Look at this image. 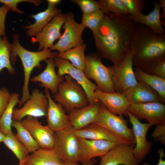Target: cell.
<instances>
[{"label": "cell", "instance_id": "f546056e", "mask_svg": "<svg viewBox=\"0 0 165 165\" xmlns=\"http://www.w3.org/2000/svg\"><path fill=\"white\" fill-rule=\"evenodd\" d=\"M12 127L15 129L16 136L26 148L29 153H32L40 148L38 144L21 121L13 120Z\"/></svg>", "mask_w": 165, "mask_h": 165}, {"label": "cell", "instance_id": "7a4b0ae2", "mask_svg": "<svg viewBox=\"0 0 165 165\" xmlns=\"http://www.w3.org/2000/svg\"><path fill=\"white\" fill-rule=\"evenodd\" d=\"M130 50L133 65L152 75L156 66L165 60V34H156L146 26L137 24Z\"/></svg>", "mask_w": 165, "mask_h": 165}, {"label": "cell", "instance_id": "f6af8a7d", "mask_svg": "<svg viewBox=\"0 0 165 165\" xmlns=\"http://www.w3.org/2000/svg\"><path fill=\"white\" fill-rule=\"evenodd\" d=\"M5 136L6 135L0 129V143L3 142L5 138Z\"/></svg>", "mask_w": 165, "mask_h": 165}, {"label": "cell", "instance_id": "6da1fadb", "mask_svg": "<svg viewBox=\"0 0 165 165\" xmlns=\"http://www.w3.org/2000/svg\"><path fill=\"white\" fill-rule=\"evenodd\" d=\"M93 32L97 53L117 66L130 50L137 24L124 15L106 13Z\"/></svg>", "mask_w": 165, "mask_h": 165}, {"label": "cell", "instance_id": "3957f363", "mask_svg": "<svg viewBox=\"0 0 165 165\" xmlns=\"http://www.w3.org/2000/svg\"><path fill=\"white\" fill-rule=\"evenodd\" d=\"M19 35L17 33L14 34L12 37L11 45V61L12 64L16 62L17 57L20 59L23 68L24 81L22 88V94L18 104L21 107L29 99L30 95L29 88L30 76L35 68L42 67L41 61L50 58H54L57 57L58 52H53L49 49L43 50L37 52L28 50L20 44Z\"/></svg>", "mask_w": 165, "mask_h": 165}, {"label": "cell", "instance_id": "b9f144b4", "mask_svg": "<svg viewBox=\"0 0 165 165\" xmlns=\"http://www.w3.org/2000/svg\"><path fill=\"white\" fill-rule=\"evenodd\" d=\"M157 152L160 157L157 165H165V161L163 159L165 155L164 149L161 148L159 149ZM142 165H149V164L147 163H145Z\"/></svg>", "mask_w": 165, "mask_h": 165}, {"label": "cell", "instance_id": "5bb4252c", "mask_svg": "<svg viewBox=\"0 0 165 165\" xmlns=\"http://www.w3.org/2000/svg\"><path fill=\"white\" fill-rule=\"evenodd\" d=\"M65 14L60 13L53 17L42 30L32 37L31 42L39 43L38 51L49 49L54 42L62 35L61 29L64 24Z\"/></svg>", "mask_w": 165, "mask_h": 165}, {"label": "cell", "instance_id": "8992f818", "mask_svg": "<svg viewBox=\"0 0 165 165\" xmlns=\"http://www.w3.org/2000/svg\"><path fill=\"white\" fill-rule=\"evenodd\" d=\"M53 149L65 163L79 162L78 138L71 127L55 132Z\"/></svg>", "mask_w": 165, "mask_h": 165}, {"label": "cell", "instance_id": "44dd1931", "mask_svg": "<svg viewBox=\"0 0 165 165\" xmlns=\"http://www.w3.org/2000/svg\"><path fill=\"white\" fill-rule=\"evenodd\" d=\"M75 132L77 137L79 138L104 140L129 145L125 141L109 130L95 123L91 124L81 129L75 130Z\"/></svg>", "mask_w": 165, "mask_h": 165}, {"label": "cell", "instance_id": "83f0119b", "mask_svg": "<svg viewBox=\"0 0 165 165\" xmlns=\"http://www.w3.org/2000/svg\"><path fill=\"white\" fill-rule=\"evenodd\" d=\"M19 97L20 94L18 93L11 94L8 105L0 118V129L5 135L13 133L12 125L13 112L15 106L20 102Z\"/></svg>", "mask_w": 165, "mask_h": 165}, {"label": "cell", "instance_id": "e0dca14e", "mask_svg": "<svg viewBox=\"0 0 165 165\" xmlns=\"http://www.w3.org/2000/svg\"><path fill=\"white\" fill-rule=\"evenodd\" d=\"M134 148L128 144H118L100 157V165H138Z\"/></svg>", "mask_w": 165, "mask_h": 165}, {"label": "cell", "instance_id": "1f68e13d", "mask_svg": "<svg viewBox=\"0 0 165 165\" xmlns=\"http://www.w3.org/2000/svg\"><path fill=\"white\" fill-rule=\"evenodd\" d=\"M11 45L6 37L0 36V72L6 68L10 75H14L15 71L11 62Z\"/></svg>", "mask_w": 165, "mask_h": 165}, {"label": "cell", "instance_id": "7402d4cb", "mask_svg": "<svg viewBox=\"0 0 165 165\" xmlns=\"http://www.w3.org/2000/svg\"><path fill=\"white\" fill-rule=\"evenodd\" d=\"M153 10L147 15L142 13L129 14L128 17L136 24L144 25L149 28L153 32L158 35L165 34V30L161 18V6L156 2L154 4Z\"/></svg>", "mask_w": 165, "mask_h": 165}, {"label": "cell", "instance_id": "f1b7e54d", "mask_svg": "<svg viewBox=\"0 0 165 165\" xmlns=\"http://www.w3.org/2000/svg\"><path fill=\"white\" fill-rule=\"evenodd\" d=\"M86 45L83 44L61 53L57 57L68 60L75 67L83 70L85 66V51Z\"/></svg>", "mask_w": 165, "mask_h": 165}, {"label": "cell", "instance_id": "836d02e7", "mask_svg": "<svg viewBox=\"0 0 165 165\" xmlns=\"http://www.w3.org/2000/svg\"><path fill=\"white\" fill-rule=\"evenodd\" d=\"M104 16V12L101 9L82 14L81 24L85 28H89L93 32L98 27Z\"/></svg>", "mask_w": 165, "mask_h": 165}, {"label": "cell", "instance_id": "ab89813d", "mask_svg": "<svg viewBox=\"0 0 165 165\" xmlns=\"http://www.w3.org/2000/svg\"><path fill=\"white\" fill-rule=\"evenodd\" d=\"M9 11L8 7L4 4L0 7V36L2 37L5 36V20L7 14Z\"/></svg>", "mask_w": 165, "mask_h": 165}, {"label": "cell", "instance_id": "d6a6232c", "mask_svg": "<svg viewBox=\"0 0 165 165\" xmlns=\"http://www.w3.org/2000/svg\"><path fill=\"white\" fill-rule=\"evenodd\" d=\"M100 9L104 13H111L127 15L129 13L121 0H99Z\"/></svg>", "mask_w": 165, "mask_h": 165}, {"label": "cell", "instance_id": "7dc6e473", "mask_svg": "<svg viewBox=\"0 0 165 165\" xmlns=\"http://www.w3.org/2000/svg\"><path fill=\"white\" fill-rule=\"evenodd\" d=\"M26 165H31V164H27Z\"/></svg>", "mask_w": 165, "mask_h": 165}, {"label": "cell", "instance_id": "ffe728a7", "mask_svg": "<svg viewBox=\"0 0 165 165\" xmlns=\"http://www.w3.org/2000/svg\"><path fill=\"white\" fill-rule=\"evenodd\" d=\"M95 95L99 101L112 114L127 116L129 102L123 94L116 92H105L97 89Z\"/></svg>", "mask_w": 165, "mask_h": 165}, {"label": "cell", "instance_id": "7c38bea8", "mask_svg": "<svg viewBox=\"0 0 165 165\" xmlns=\"http://www.w3.org/2000/svg\"><path fill=\"white\" fill-rule=\"evenodd\" d=\"M127 111L138 119L147 120L152 126L165 124V105L161 102H129Z\"/></svg>", "mask_w": 165, "mask_h": 165}, {"label": "cell", "instance_id": "ee69618b", "mask_svg": "<svg viewBox=\"0 0 165 165\" xmlns=\"http://www.w3.org/2000/svg\"><path fill=\"white\" fill-rule=\"evenodd\" d=\"M96 161L97 160L94 158L88 162L82 163L80 165H79L78 163H66V165H93L96 163Z\"/></svg>", "mask_w": 165, "mask_h": 165}, {"label": "cell", "instance_id": "30bf717a", "mask_svg": "<svg viewBox=\"0 0 165 165\" xmlns=\"http://www.w3.org/2000/svg\"><path fill=\"white\" fill-rule=\"evenodd\" d=\"M131 50L117 66H112V81L115 91L124 94L138 83L133 68Z\"/></svg>", "mask_w": 165, "mask_h": 165}, {"label": "cell", "instance_id": "cb8c5ba5", "mask_svg": "<svg viewBox=\"0 0 165 165\" xmlns=\"http://www.w3.org/2000/svg\"><path fill=\"white\" fill-rule=\"evenodd\" d=\"M124 94L131 103L141 104L155 101L164 103L156 91L147 85L139 82Z\"/></svg>", "mask_w": 165, "mask_h": 165}, {"label": "cell", "instance_id": "e575fe53", "mask_svg": "<svg viewBox=\"0 0 165 165\" xmlns=\"http://www.w3.org/2000/svg\"><path fill=\"white\" fill-rule=\"evenodd\" d=\"M121 0L130 14L142 13L146 6V2L144 0Z\"/></svg>", "mask_w": 165, "mask_h": 165}, {"label": "cell", "instance_id": "2e32d148", "mask_svg": "<svg viewBox=\"0 0 165 165\" xmlns=\"http://www.w3.org/2000/svg\"><path fill=\"white\" fill-rule=\"evenodd\" d=\"M79 162H88L97 157H101L119 143L104 140H92L78 138Z\"/></svg>", "mask_w": 165, "mask_h": 165}, {"label": "cell", "instance_id": "9a60e30c", "mask_svg": "<svg viewBox=\"0 0 165 165\" xmlns=\"http://www.w3.org/2000/svg\"><path fill=\"white\" fill-rule=\"evenodd\" d=\"M40 148L53 149L55 132L48 126L42 125L38 118L27 116L21 121Z\"/></svg>", "mask_w": 165, "mask_h": 165}, {"label": "cell", "instance_id": "9c48e42d", "mask_svg": "<svg viewBox=\"0 0 165 165\" xmlns=\"http://www.w3.org/2000/svg\"><path fill=\"white\" fill-rule=\"evenodd\" d=\"M54 62L55 67L58 68L57 73L59 76L63 77L68 75L82 87L86 94L89 104L100 102L95 95V91L98 89L97 86L87 78L83 70L74 67L68 60L57 57L54 58Z\"/></svg>", "mask_w": 165, "mask_h": 165}, {"label": "cell", "instance_id": "74e56055", "mask_svg": "<svg viewBox=\"0 0 165 165\" xmlns=\"http://www.w3.org/2000/svg\"><path fill=\"white\" fill-rule=\"evenodd\" d=\"M11 94L6 87L0 89V118L8 105Z\"/></svg>", "mask_w": 165, "mask_h": 165}, {"label": "cell", "instance_id": "d590c367", "mask_svg": "<svg viewBox=\"0 0 165 165\" xmlns=\"http://www.w3.org/2000/svg\"><path fill=\"white\" fill-rule=\"evenodd\" d=\"M71 1L78 6L82 14L91 13L100 9L98 2L93 0H72Z\"/></svg>", "mask_w": 165, "mask_h": 165}, {"label": "cell", "instance_id": "8fae6325", "mask_svg": "<svg viewBox=\"0 0 165 165\" xmlns=\"http://www.w3.org/2000/svg\"><path fill=\"white\" fill-rule=\"evenodd\" d=\"M48 107V100L45 94L38 89H34L23 105L20 108L14 109L13 120L21 121L27 116L36 118L46 116Z\"/></svg>", "mask_w": 165, "mask_h": 165}, {"label": "cell", "instance_id": "8d00e7d4", "mask_svg": "<svg viewBox=\"0 0 165 165\" xmlns=\"http://www.w3.org/2000/svg\"><path fill=\"white\" fill-rule=\"evenodd\" d=\"M42 2L40 0H0V2L6 5L10 10L20 14H24L23 10L17 8L19 3L22 2H28L33 4L35 6H38Z\"/></svg>", "mask_w": 165, "mask_h": 165}, {"label": "cell", "instance_id": "ac0fdd59", "mask_svg": "<svg viewBox=\"0 0 165 165\" xmlns=\"http://www.w3.org/2000/svg\"><path fill=\"white\" fill-rule=\"evenodd\" d=\"M45 94L48 102L47 125L54 132L70 127L68 116L62 105L53 99L49 90L45 89Z\"/></svg>", "mask_w": 165, "mask_h": 165}, {"label": "cell", "instance_id": "52a82bcc", "mask_svg": "<svg viewBox=\"0 0 165 165\" xmlns=\"http://www.w3.org/2000/svg\"><path fill=\"white\" fill-rule=\"evenodd\" d=\"M62 28L64 29L63 34L58 41L50 48V50H56L61 53L84 44L82 35L85 28L75 21L73 13L65 14Z\"/></svg>", "mask_w": 165, "mask_h": 165}, {"label": "cell", "instance_id": "7bdbcfd3", "mask_svg": "<svg viewBox=\"0 0 165 165\" xmlns=\"http://www.w3.org/2000/svg\"><path fill=\"white\" fill-rule=\"evenodd\" d=\"M159 2L161 6V11L160 13L161 19H164L165 18V0H159Z\"/></svg>", "mask_w": 165, "mask_h": 165}, {"label": "cell", "instance_id": "d6986e66", "mask_svg": "<svg viewBox=\"0 0 165 165\" xmlns=\"http://www.w3.org/2000/svg\"><path fill=\"white\" fill-rule=\"evenodd\" d=\"M101 105L100 102L88 104L71 112L68 115L70 127L76 130L94 123L99 115Z\"/></svg>", "mask_w": 165, "mask_h": 165}, {"label": "cell", "instance_id": "4316f807", "mask_svg": "<svg viewBox=\"0 0 165 165\" xmlns=\"http://www.w3.org/2000/svg\"><path fill=\"white\" fill-rule=\"evenodd\" d=\"M134 72L137 81L151 87L165 102V79L146 73L135 67Z\"/></svg>", "mask_w": 165, "mask_h": 165}, {"label": "cell", "instance_id": "d4e9b609", "mask_svg": "<svg viewBox=\"0 0 165 165\" xmlns=\"http://www.w3.org/2000/svg\"><path fill=\"white\" fill-rule=\"evenodd\" d=\"M48 7L45 10L31 15L30 18L35 20L34 23L23 26L27 30L26 34L28 36L32 37L35 36L53 17L61 13V9L57 8L56 6L48 2Z\"/></svg>", "mask_w": 165, "mask_h": 165}, {"label": "cell", "instance_id": "277c9868", "mask_svg": "<svg viewBox=\"0 0 165 165\" xmlns=\"http://www.w3.org/2000/svg\"><path fill=\"white\" fill-rule=\"evenodd\" d=\"M53 98L54 101L61 105L68 114L89 104L83 89L68 75L64 76Z\"/></svg>", "mask_w": 165, "mask_h": 165}, {"label": "cell", "instance_id": "484cf974", "mask_svg": "<svg viewBox=\"0 0 165 165\" xmlns=\"http://www.w3.org/2000/svg\"><path fill=\"white\" fill-rule=\"evenodd\" d=\"M26 163L32 165H66L53 149L40 148L29 156Z\"/></svg>", "mask_w": 165, "mask_h": 165}, {"label": "cell", "instance_id": "bcb514c9", "mask_svg": "<svg viewBox=\"0 0 165 165\" xmlns=\"http://www.w3.org/2000/svg\"><path fill=\"white\" fill-rule=\"evenodd\" d=\"M26 162H19L18 165H26Z\"/></svg>", "mask_w": 165, "mask_h": 165}, {"label": "cell", "instance_id": "5b68a950", "mask_svg": "<svg viewBox=\"0 0 165 165\" xmlns=\"http://www.w3.org/2000/svg\"><path fill=\"white\" fill-rule=\"evenodd\" d=\"M83 71L88 79L95 82L98 90L107 93L115 92L112 81V66L104 64L97 53H91L86 56Z\"/></svg>", "mask_w": 165, "mask_h": 165}, {"label": "cell", "instance_id": "603a6c76", "mask_svg": "<svg viewBox=\"0 0 165 165\" xmlns=\"http://www.w3.org/2000/svg\"><path fill=\"white\" fill-rule=\"evenodd\" d=\"M44 61L46 64L45 68L40 74L32 77L30 80L33 82H40V87L55 94L64 77H60L56 72L54 58H48Z\"/></svg>", "mask_w": 165, "mask_h": 165}, {"label": "cell", "instance_id": "4dcf8cb0", "mask_svg": "<svg viewBox=\"0 0 165 165\" xmlns=\"http://www.w3.org/2000/svg\"><path fill=\"white\" fill-rule=\"evenodd\" d=\"M3 142L15 155L19 162H26L29 152L13 132L6 135Z\"/></svg>", "mask_w": 165, "mask_h": 165}, {"label": "cell", "instance_id": "ba28073f", "mask_svg": "<svg viewBox=\"0 0 165 165\" xmlns=\"http://www.w3.org/2000/svg\"><path fill=\"white\" fill-rule=\"evenodd\" d=\"M94 123L109 130L129 145L134 146L135 144L133 129L128 127L126 120L123 116L116 115L109 112L101 103L99 115Z\"/></svg>", "mask_w": 165, "mask_h": 165}, {"label": "cell", "instance_id": "4fadbf2b", "mask_svg": "<svg viewBox=\"0 0 165 165\" xmlns=\"http://www.w3.org/2000/svg\"><path fill=\"white\" fill-rule=\"evenodd\" d=\"M127 115L133 127L136 145L133 149L134 156L139 163L145 159L150 151L152 143L147 141L148 131L152 126L149 123H142L129 111Z\"/></svg>", "mask_w": 165, "mask_h": 165}, {"label": "cell", "instance_id": "f35d334b", "mask_svg": "<svg viewBox=\"0 0 165 165\" xmlns=\"http://www.w3.org/2000/svg\"><path fill=\"white\" fill-rule=\"evenodd\" d=\"M152 136L155 140L165 144V124L157 125Z\"/></svg>", "mask_w": 165, "mask_h": 165}, {"label": "cell", "instance_id": "60d3db41", "mask_svg": "<svg viewBox=\"0 0 165 165\" xmlns=\"http://www.w3.org/2000/svg\"><path fill=\"white\" fill-rule=\"evenodd\" d=\"M152 75L165 79V60L160 61L156 66Z\"/></svg>", "mask_w": 165, "mask_h": 165}]
</instances>
